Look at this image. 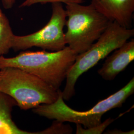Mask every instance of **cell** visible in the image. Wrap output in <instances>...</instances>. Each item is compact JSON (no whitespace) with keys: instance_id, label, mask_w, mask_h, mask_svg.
<instances>
[{"instance_id":"obj_4","label":"cell","mask_w":134,"mask_h":134,"mask_svg":"<svg viewBox=\"0 0 134 134\" xmlns=\"http://www.w3.org/2000/svg\"><path fill=\"white\" fill-rule=\"evenodd\" d=\"M134 35V29H127L116 21H110L96 43L85 52L77 55L67 74L66 85L62 91L64 100H69L75 96L76 83L83 74L96 66L101 60L107 57Z\"/></svg>"},{"instance_id":"obj_15","label":"cell","mask_w":134,"mask_h":134,"mask_svg":"<svg viewBox=\"0 0 134 134\" xmlns=\"http://www.w3.org/2000/svg\"><path fill=\"white\" fill-rule=\"evenodd\" d=\"M105 134H134V130L131 131L130 132H123L120 130L114 129L113 130L107 131Z\"/></svg>"},{"instance_id":"obj_6","label":"cell","mask_w":134,"mask_h":134,"mask_svg":"<svg viewBox=\"0 0 134 134\" xmlns=\"http://www.w3.org/2000/svg\"><path fill=\"white\" fill-rule=\"evenodd\" d=\"M52 15L48 23L38 31L24 36L14 35L12 47L15 51L37 47L43 50L57 51L66 46L64 27L67 14L62 3H52Z\"/></svg>"},{"instance_id":"obj_7","label":"cell","mask_w":134,"mask_h":134,"mask_svg":"<svg viewBox=\"0 0 134 134\" xmlns=\"http://www.w3.org/2000/svg\"><path fill=\"white\" fill-rule=\"evenodd\" d=\"M96 9L112 21L131 29L134 12V0H91Z\"/></svg>"},{"instance_id":"obj_3","label":"cell","mask_w":134,"mask_h":134,"mask_svg":"<svg viewBox=\"0 0 134 134\" xmlns=\"http://www.w3.org/2000/svg\"><path fill=\"white\" fill-rule=\"evenodd\" d=\"M134 92V77L120 90L99 101L89 110L78 111L67 105L60 91L57 99L51 104H41L32 109L33 112L40 116L62 122L83 125L88 128L100 124L102 116L108 111L120 108Z\"/></svg>"},{"instance_id":"obj_14","label":"cell","mask_w":134,"mask_h":134,"mask_svg":"<svg viewBox=\"0 0 134 134\" xmlns=\"http://www.w3.org/2000/svg\"><path fill=\"white\" fill-rule=\"evenodd\" d=\"M17 0H2L3 5L5 9H11Z\"/></svg>"},{"instance_id":"obj_1","label":"cell","mask_w":134,"mask_h":134,"mask_svg":"<svg viewBox=\"0 0 134 134\" xmlns=\"http://www.w3.org/2000/svg\"><path fill=\"white\" fill-rule=\"evenodd\" d=\"M77 55L68 46L57 51H24L14 57L0 56V69L18 68L38 77L58 90Z\"/></svg>"},{"instance_id":"obj_2","label":"cell","mask_w":134,"mask_h":134,"mask_svg":"<svg viewBox=\"0 0 134 134\" xmlns=\"http://www.w3.org/2000/svg\"><path fill=\"white\" fill-rule=\"evenodd\" d=\"M60 91L18 68L0 69V92L13 98L21 109L52 103L57 99Z\"/></svg>"},{"instance_id":"obj_9","label":"cell","mask_w":134,"mask_h":134,"mask_svg":"<svg viewBox=\"0 0 134 134\" xmlns=\"http://www.w3.org/2000/svg\"><path fill=\"white\" fill-rule=\"evenodd\" d=\"M17 103L13 98L0 92V134H35L20 129L12 119V112Z\"/></svg>"},{"instance_id":"obj_5","label":"cell","mask_w":134,"mask_h":134,"mask_svg":"<svg viewBox=\"0 0 134 134\" xmlns=\"http://www.w3.org/2000/svg\"><path fill=\"white\" fill-rule=\"evenodd\" d=\"M66 44L77 55L85 52L100 37L110 21L91 4H66Z\"/></svg>"},{"instance_id":"obj_13","label":"cell","mask_w":134,"mask_h":134,"mask_svg":"<svg viewBox=\"0 0 134 134\" xmlns=\"http://www.w3.org/2000/svg\"><path fill=\"white\" fill-rule=\"evenodd\" d=\"M84 2V0H25L23 2L19 7H29L36 4H45L47 3H53L55 2H60L62 3L67 4L69 3H77L81 4Z\"/></svg>"},{"instance_id":"obj_8","label":"cell","mask_w":134,"mask_h":134,"mask_svg":"<svg viewBox=\"0 0 134 134\" xmlns=\"http://www.w3.org/2000/svg\"><path fill=\"white\" fill-rule=\"evenodd\" d=\"M107 57L105 62L97 72L106 81H113L134 60V40L124 43Z\"/></svg>"},{"instance_id":"obj_11","label":"cell","mask_w":134,"mask_h":134,"mask_svg":"<svg viewBox=\"0 0 134 134\" xmlns=\"http://www.w3.org/2000/svg\"><path fill=\"white\" fill-rule=\"evenodd\" d=\"M114 119L112 118H108L100 124L95 126L88 128H83L81 125L77 124L76 133L77 134H101L104 131L106 128L110 125Z\"/></svg>"},{"instance_id":"obj_10","label":"cell","mask_w":134,"mask_h":134,"mask_svg":"<svg viewBox=\"0 0 134 134\" xmlns=\"http://www.w3.org/2000/svg\"><path fill=\"white\" fill-rule=\"evenodd\" d=\"M14 35L9 20L0 8V56L9 52Z\"/></svg>"},{"instance_id":"obj_12","label":"cell","mask_w":134,"mask_h":134,"mask_svg":"<svg viewBox=\"0 0 134 134\" xmlns=\"http://www.w3.org/2000/svg\"><path fill=\"white\" fill-rule=\"evenodd\" d=\"M72 129L69 125L64 124V122L55 120L52 125L48 128L39 132V134H72Z\"/></svg>"}]
</instances>
